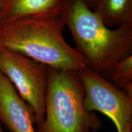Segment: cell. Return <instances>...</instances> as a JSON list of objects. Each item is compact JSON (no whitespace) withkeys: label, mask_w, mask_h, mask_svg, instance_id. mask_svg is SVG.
Here are the masks:
<instances>
[{"label":"cell","mask_w":132,"mask_h":132,"mask_svg":"<svg viewBox=\"0 0 132 132\" xmlns=\"http://www.w3.org/2000/svg\"><path fill=\"white\" fill-rule=\"evenodd\" d=\"M64 19L89 68L105 78L114 64L131 55L132 23L110 29L78 0H67Z\"/></svg>","instance_id":"cell-2"},{"label":"cell","mask_w":132,"mask_h":132,"mask_svg":"<svg viewBox=\"0 0 132 132\" xmlns=\"http://www.w3.org/2000/svg\"><path fill=\"white\" fill-rule=\"evenodd\" d=\"M83 4H85L89 9L93 10L98 4L100 0H78Z\"/></svg>","instance_id":"cell-10"},{"label":"cell","mask_w":132,"mask_h":132,"mask_svg":"<svg viewBox=\"0 0 132 132\" xmlns=\"http://www.w3.org/2000/svg\"><path fill=\"white\" fill-rule=\"evenodd\" d=\"M106 79L116 88L132 97V55L114 64Z\"/></svg>","instance_id":"cell-9"},{"label":"cell","mask_w":132,"mask_h":132,"mask_svg":"<svg viewBox=\"0 0 132 132\" xmlns=\"http://www.w3.org/2000/svg\"><path fill=\"white\" fill-rule=\"evenodd\" d=\"M90 132H97V130H92Z\"/></svg>","instance_id":"cell-13"},{"label":"cell","mask_w":132,"mask_h":132,"mask_svg":"<svg viewBox=\"0 0 132 132\" xmlns=\"http://www.w3.org/2000/svg\"><path fill=\"white\" fill-rule=\"evenodd\" d=\"M85 89L83 105L111 119L118 132H132V97L90 68L77 71Z\"/></svg>","instance_id":"cell-5"},{"label":"cell","mask_w":132,"mask_h":132,"mask_svg":"<svg viewBox=\"0 0 132 132\" xmlns=\"http://www.w3.org/2000/svg\"><path fill=\"white\" fill-rule=\"evenodd\" d=\"M0 132H4V131H3V128H1V125H0Z\"/></svg>","instance_id":"cell-12"},{"label":"cell","mask_w":132,"mask_h":132,"mask_svg":"<svg viewBox=\"0 0 132 132\" xmlns=\"http://www.w3.org/2000/svg\"><path fill=\"white\" fill-rule=\"evenodd\" d=\"M0 122L11 132H37L32 108L0 71Z\"/></svg>","instance_id":"cell-6"},{"label":"cell","mask_w":132,"mask_h":132,"mask_svg":"<svg viewBox=\"0 0 132 132\" xmlns=\"http://www.w3.org/2000/svg\"><path fill=\"white\" fill-rule=\"evenodd\" d=\"M66 5L67 0H2L1 24L22 18L63 15Z\"/></svg>","instance_id":"cell-7"},{"label":"cell","mask_w":132,"mask_h":132,"mask_svg":"<svg viewBox=\"0 0 132 132\" xmlns=\"http://www.w3.org/2000/svg\"><path fill=\"white\" fill-rule=\"evenodd\" d=\"M64 14L7 21L0 26V47L58 70L89 68L87 59L64 40Z\"/></svg>","instance_id":"cell-1"},{"label":"cell","mask_w":132,"mask_h":132,"mask_svg":"<svg viewBox=\"0 0 132 132\" xmlns=\"http://www.w3.org/2000/svg\"><path fill=\"white\" fill-rule=\"evenodd\" d=\"M92 11L109 28L132 23V0H100Z\"/></svg>","instance_id":"cell-8"},{"label":"cell","mask_w":132,"mask_h":132,"mask_svg":"<svg viewBox=\"0 0 132 132\" xmlns=\"http://www.w3.org/2000/svg\"><path fill=\"white\" fill-rule=\"evenodd\" d=\"M85 89L77 71L49 67L45 121L37 132H90L102 126L83 105Z\"/></svg>","instance_id":"cell-3"},{"label":"cell","mask_w":132,"mask_h":132,"mask_svg":"<svg viewBox=\"0 0 132 132\" xmlns=\"http://www.w3.org/2000/svg\"><path fill=\"white\" fill-rule=\"evenodd\" d=\"M1 6H2V0H0V25H1Z\"/></svg>","instance_id":"cell-11"},{"label":"cell","mask_w":132,"mask_h":132,"mask_svg":"<svg viewBox=\"0 0 132 132\" xmlns=\"http://www.w3.org/2000/svg\"><path fill=\"white\" fill-rule=\"evenodd\" d=\"M0 71L34 112L36 130L45 121L49 67L9 50L0 47Z\"/></svg>","instance_id":"cell-4"}]
</instances>
